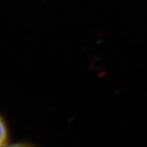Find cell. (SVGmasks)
Here are the masks:
<instances>
[{
	"label": "cell",
	"mask_w": 147,
	"mask_h": 147,
	"mask_svg": "<svg viewBox=\"0 0 147 147\" xmlns=\"http://www.w3.org/2000/svg\"><path fill=\"white\" fill-rule=\"evenodd\" d=\"M10 131L5 119L0 115V147L9 145Z\"/></svg>",
	"instance_id": "1"
}]
</instances>
